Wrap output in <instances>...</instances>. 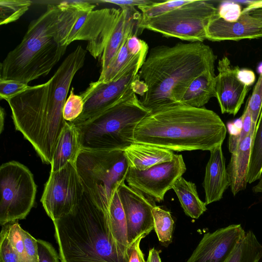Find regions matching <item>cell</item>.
<instances>
[{"label":"cell","instance_id":"obj_1","mask_svg":"<svg viewBox=\"0 0 262 262\" xmlns=\"http://www.w3.org/2000/svg\"><path fill=\"white\" fill-rule=\"evenodd\" d=\"M86 50L79 45L63 60L46 82L29 86L7 101L15 129L32 145L43 163L51 164L67 121L63 109L76 73L83 67Z\"/></svg>","mask_w":262,"mask_h":262},{"label":"cell","instance_id":"obj_2","mask_svg":"<svg viewBox=\"0 0 262 262\" xmlns=\"http://www.w3.org/2000/svg\"><path fill=\"white\" fill-rule=\"evenodd\" d=\"M216 57L203 42L152 48L138 73L146 86L139 99L142 104L151 113L180 103L194 78L206 71L214 72Z\"/></svg>","mask_w":262,"mask_h":262},{"label":"cell","instance_id":"obj_3","mask_svg":"<svg viewBox=\"0 0 262 262\" xmlns=\"http://www.w3.org/2000/svg\"><path fill=\"white\" fill-rule=\"evenodd\" d=\"M227 127L220 116L205 107L180 103L150 113L137 125L135 143L171 151H211L222 146Z\"/></svg>","mask_w":262,"mask_h":262},{"label":"cell","instance_id":"obj_4","mask_svg":"<svg viewBox=\"0 0 262 262\" xmlns=\"http://www.w3.org/2000/svg\"><path fill=\"white\" fill-rule=\"evenodd\" d=\"M53 222L61 262H128L113 239L105 213L85 191L71 213Z\"/></svg>","mask_w":262,"mask_h":262},{"label":"cell","instance_id":"obj_5","mask_svg":"<svg viewBox=\"0 0 262 262\" xmlns=\"http://www.w3.org/2000/svg\"><path fill=\"white\" fill-rule=\"evenodd\" d=\"M59 11L57 5L49 4L43 14L31 21L21 41L1 63L0 80L28 84L49 73L67 48L55 37Z\"/></svg>","mask_w":262,"mask_h":262},{"label":"cell","instance_id":"obj_6","mask_svg":"<svg viewBox=\"0 0 262 262\" xmlns=\"http://www.w3.org/2000/svg\"><path fill=\"white\" fill-rule=\"evenodd\" d=\"M141 80L116 104L76 128L81 149L124 150L134 143L135 129L150 112L142 104Z\"/></svg>","mask_w":262,"mask_h":262},{"label":"cell","instance_id":"obj_7","mask_svg":"<svg viewBox=\"0 0 262 262\" xmlns=\"http://www.w3.org/2000/svg\"><path fill=\"white\" fill-rule=\"evenodd\" d=\"M57 5L56 41L65 46L76 40L87 41L86 51L95 58L101 57L121 8L94 10L96 6L85 2H63Z\"/></svg>","mask_w":262,"mask_h":262},{"label":"cell","instance_id":"obj_8","mask_svg":"<svg viewBox=\"0 0 262 262\" xmlns=\"http://www.w3.org/2000/svg\"><path fill=\"white\" fill-rule=\"evenodd\" d=\"M75 165L84 191L106 215L114 193L125 182L129 168L124 150L81 149Z\"/></svg>","mask_w":262,"mask_h":262},{"label":"cell","instance_id":"obj_9","mask_svg":"<svg viewBox=\"0 0 262 262\" xmlns=\"http://www.w3.org/2000/svg\"><path fill=\"white\" fill-rule=\"evenodd\" d=\"M217 13V8L210 1L192 0L159 16L141 19L139 27L142 30H151L167 37L203 42L206 39L208 24Z\"/></svg>","mask_w":262,"mask_h":262},{"label":"cell","instance_id":"obj_10","mask_svg":"<svg viewBox=\"0 0 262 262\" xmlns=\"http://www.w3.org/2000/svg\"><path fill=\"white\" fill-rule=\"evenodd\" d=\"M37 190L33 175L21 163L11 161L0 167V224L26 218L34 206Z\"/></svg>","mask_w":262,"mask_h":262},{"label":"cell","instance_id":"obj_11","mask_svg":"<svg viewBox=\"0 0 262 262\" xmlns=\"http://www.w3.org/2000/svg\"><path fill=\"white\" fill-rule=\"evenodd\" d=\"M84 191L75 163L69 162L61 169L51 171L40 202L53 222L71 213Z\"/></svg>","mask_w":262,"mask_h":262},{"label":"cell","instance_id":"obj_12","mask_svg":"<svg viewBox=\"0 0 262 262\" xmlns=\"http://www.w3.org/2000/svg\"><path fill=\"white\" fill-rule=\"evenodd\" d=\"M143 63H138L117 80L90 83L80 93L84 102L83 111L72 123H82L111 107L121 100L140 80L139 71Z\"/></svg>","mask_w":262,"mask_h":262},{"label":"cell","instance_id":"obj_13","mask_svg":"<svg viewBox=\"0 0 262 262\" xmlns=\"http://www.w3.org/2000/svg\"><path fill=\"white\" fill-rule=\"evenodd\" d=\"M182 155L174 154L171 161L156 165L143 171L129 167L125 181L128 186L160 202L172 189L176 180L186 171Z\"/></svg>","mask_w":262,"mask_h":262},{"label":"cell","instance_id":"obj_14","mask_svg":"<svg viewBox=\"0 0 262 262\" xmlns=\"http://www.w3.org/2000/svg\"><path fill=\"white\" fill-rule=\"evenodd\" d=\"M125 215L129 245L140 236L145 237L154 229L152 209L155 201L125 182L117 188Z\"/></svg>","mask_w":262,"mask_h":262},{"label":"cell","instance_id":"obj_15","mask_svg":"<svg viewBox=\"0 0 262 262\" xmlns=\"http://www.w3.org/2000/svg\"><path fill=\"white\" fill-rule=\"evenodd\" d=\"M245 235L240 224L207 232L186 262H224Z\"/></svg>","mask_w":262,"mask_h":262},{"label":"cell","instance_id":"obj_16","mask_svg":"<svg viewBox=\"0 0 262 262\" xmlns=\"http://www.w3.org/2000/svg\"><path fill=\"white\" fill-rule=\"evenodd\" d=\"M238 67H232L227 56L218 62V75L215 76V97L222 114L235 116L239 111L249 87L237 77Z\"/></svg>","mask_w":262,"mask_h":262},{"label":"cell","instance_id":"obj_17","mask_svg":"<svg viewBox=\"0 0 262 262\" xmlns=\"http://www.w3.org/2000/svg\"><path fill=\"white\" fill-rule=\"evenodd\" d=\"M206 35V39L212 41L258 38L262 37V23L248 12L242 13L234 22L226 21L217 13L208 24Z\"/></svg>","mask_w":262,"mask_h":262},{"label":"cell","instance_id":"obj_18","mask_svg":"<svg viewBox=\"0 0 262 262\" xmlns=\"http://www.w3.org/2000/svg\"><path fill=\"white\" fill-rule=\"evenodd\" d=\"M121 11L101 57V71L104 72L115 57L125 39L130 35L138 36L141 13L134 7H124Z\"/></svg>","mask_w":262,"mask_h":262},{"label":"cell","instance_id":"obj_19","mask_svg":"<svg viewBox=\"0 0 262 262\" xmlns=\"http://www.w3.org/2000/svg\"><path fill=\"white\" fill-rule=\"evenodd\" d=\"M210 153L203 182L206 205L222 199L230 185L222 146L213 149Z\"/></svg>","mask_w":262,"mask_h":262},{"label":"cell","instance_id":"obj_20","mask_svg":"<svg viewBox=\"0 0 262 262\" xmlns=\"http://www.w3.org/2000/svg\"><path fill=\"white\" fill-rule=\"evenodd\" d=\"M256 125L252 123L250 134L240 142L235 150L231 153L227 167L229 186L234 196L245 190L248 184L252 139Z\"/></svg>","mask_w":262,"mask_h":262},{"label":"cell","instance_id":"obj_21","mask_svg":"<svg viewBox=\"0 0 262 262\" xmlns=\"http://www.w3.org/2000/svg\"><path fill=\"white\" fill-rule=\"evenodd\" d=\"M124 151L129 167L140 171L171 161L174 155L172 151L159 146L135 142Z\"/></svg>","mask_w":262,"mask_h":262},{"label":"cell","instance_id":"obj_22","mask_svg":"<svg viewBox=\"0 0 262 262\" xmlns=\"http://www.w3.org/2000/svg\"><path fill=\"white\" fill-rule=\"evenodd\" d=\"M81 149L75 126L67 122L57 141L51 163V171H56L69 162H75Z\"/></svg>","mask_w":262,"mask_h":262},{"label":"cell","instance_id":"obj_23","mask_svg":"<svg viewBox=\"0 0 262 262\" xmlns=\"http://www.w3.org/2000/svg\"><path fill=\"white\" fill-rule=\"evenodd\" d=\"M106 216L108 227L114 243L122 254L129 259L126 218L117 189L112 196Z\"/></svg>","mask_w":262,"mask_h":262},{"label":"cell","instance_id":"obj_24","mask_svg":"<svg viewBox=\"0 0 262 262\" xmlns=\"http://www.w3.org/2000/svg\"><path fill=\"white\" fill-rule=\"evenodd\" d=\"M214 72L206 71L194 78L189 84L180 103L201 108L212 97H215Z\"/></svg>","mask_w":262,"mask_h":262},{"label":"cell","instance_id":"obj_25","mask_svg":"<svg viewBox=\"0 0 262 262\" xmlns=\"http://www.w3.org/2000/svg\"><path fill=\"white\" fill-rule=\"evenodd\" d=\"M172 189L187 216L197 219L206 211L207 205L200 199L194 183L181 176L174 182Z\"/></svg>","mask_w":262,"mask_h":262},{"label":"cell","instance_id":"obj_26","mask_svg":"<svg viewBox=\"0 0 262 262\" xmlns=\"http://www.w3.org/2000/svg\"><path fill=\"white\" fill-rule=\"evenodd\" d=\"M128 37L125 39L107 69L100 73L98 81L108 82L117 80L133 66L144 62L147 57L148 51H144L135 56L130 54L126 45V41Z\"/></svg>","mask_w":262,"mask_h":262},{"label":"cell","instance_id":"obj_27","mask_svg":"<svg viewBox=\"0 0 262 262\" xmlns=\"http://www.w3.org/2000/svg\"><path fill=\"white\" fill-rule=\"evenodd\" d=\"M261 257L262 245L249 230L224 262H259Z\"/></svg>","mask_w":262,"mask_h":262},{"label":"cell","instance_id":"obj_28","mask_svg":"<svg viewBox=\"0 0 262 262\" xmlns=\"http://www.w3.org/2000/svg\"><path fill=\"white\" fill-rule=\"evenodd\" d=\"M262 174V107L253 136L248 183L259 180Z\"/></svg>","mask_w":262,"mask_h":262},{"label":"cell","instance_id":"obj_29","mask_svg":"<svg viewBox=\"0 0 262 262\" xmlns=\"http://www.w3.org/2000/svg\"><path fill=\"white\" fill-rule=\"evenodd\" d=\"M154 230L160 242L167 246L171 242L174 221L169 211L156 206L152 210Z\"/></svg>","mask_w":262,"mask_h":262},{"label":"cell","instance_id":"obj_30","mask_svg":"<svg viewBox=\"0 0 262 262\" xmlns=\"http://www.w3.org/2000/svg\"><path fill=\"white\" fill-rule=\"evenodd\" d=\"M32 3L29 0H1L0 25L18 20L28 10Z\"/></svg>","mask_w":262,"mask_h":262},{"label":"cell","instance_id":"obj_31","mask_svg":"<svg viewBox=\"0 0 262 262\" xmlns=\"http://www.w3.org/2000/svg\"><path fill=\"white\" fill-rule=\"evenodd\" d=\"M192 0H169L164 2L158 1L156 3L148 6L138 7L141 11V19H147L159 16L185 4Z\"/></svg>","mask_w":262,"mask_h":262},{"label":"cell","instance_id":"obj_32","mask_svg":"<svg viewBox=\"0 0 262 262\" xmlns=\"http://www.w3.org/2000/svg\"><path fill=\"white\" fill-rule=\"evenodd\" d=\"M84 107V102L81 96L74 93L72 88L70 95L67 99L63 109V116L64 120L72 123L81 114Z\"/></svg>","mask_w":262,"mask_h":262},{"label":"cell","instance_id":"obj_33","mask_svg":"<svg viewBox=\"0 0 262 262\" xmlns=\"http://www.w3.org/2000/svg\"><path fill=\"white\" fill-rule=\"evenodd\" d=\"M242 126L236 134H230L228 139V149L231 154L235 150L238 144L250 133L252 127L251 115L246 105L244 113L240 118Z\"/></svg>","mask_w":262,"mask_h":262},{"label":"cell","instance_id":"obj_34","mask_svg":"<svg viewBox=\"0 0 262 262\" xmlns=\"http://www.w3.org/2000/svg\"><path fill=\"white\" fill-rule=\"evenodd\" d=\"M252 123L256 124L262 107V75H260L247 104Z\"/></svg>","mask_w":262,"mask_h":262},{"label":"cell","instance_id":"obj_35","mask_svg":"<svg viewBox=\"0 0 262 262\" xmlns=\"http://www.w3.org/2000/svg\"><path fill=\"white\" fill-rule=\"evenodd\" d=\"M18 257L8 237L7 224L0 234V262H18Z\"/></svg>","mask_w":262,"mask_h":262},{"label":"cell","instance_id":"obj_36","mask_svg":"<svg viewBox=\"0 0 262 262\" xmlns=\"http://www.w3.org/2000/svg\"><path fill=\"white\" fill-rule=\"evenodd\" d=\"M29 87L28 84L19 81L0 80V98L7 101Z\"/></svg>","mask_w":262,"mask_h":262},{"label":"cell","instance_id":"obj_37","mask_svg":"<svg viewBox=\"0 0 262 262\" xmlns=\"http://www.w3.org/2000/svg\"><path fill=\"white\" fill-rule=\"evenodd\" d=\"M217 9L219 16L229 22L237 21L242 12L241 5L233 2H224L220 5Z\"/></svg>","mask_w":262,"mask_h":262},{"label":"cell","instance_id":"obj_38","mask_svg":"<svg viewBox=\"0 0 262 262\" xmlns=\"http://www.w3.org/2000/svg\"><path fill=\"white\" fill-rule=\"evenodd\" d=\"M25 246V256L23 262H39L37 239L21 228Z\"/></svg>","mask_w":262,"mask_h":262},{"label":"cell","instance_id":"obj_39","mask_svg":"<svg viewBox=\"0 0 262 262\" xmlns=\"http://www.w3.org/2000/svg\"><path fill=\"white\" fill-rule=\"evenodd\" d=\"M37 243L39 262H59V257L50 243L40 239Z\"/></svg>","mask_w":262,"mask_h":262},{"label":"cell","instance_id":"obj_40","mask_svg":"<svg viewBox=\"0 0 262 262\" xmlns=\"http://www.w3.org/2000/svg\"><path fill=\"white\" fill-rule=\"evenodd\" d=\"M126 45L128 52L133 55H137L148 50L147 43L136 35H130L126 39Z\"/></svg>","mask_w":262,"mask_h":262},{"label":"cell","instance_id":"obj_41","mask_svg":"<svg viewBox=\"0 0 262 262\" xmlns=\"http://www.w3.org/2000/svg\"><path fill=\"white\" fill-rule=\"evenodd\" d=\"M144 237L140 236L129 245L128 262H145L144 256L140 247V242Z\"/></svg>","mask_w":262,"mask_h":262},{"label":"cell","instance_id":"obj_42","mask_svg":"<svg viewBox=\"0 0 262 262\" xmlns=\"http://www.w3.org/2000/svg\"><path fill=\"white\" fill-rule=\"evenodd\" d=\"M101 2L110 3L119 6L120 8L151 5L158 1L150 0H104Z\"/></svg>","mask_w":262,"mask_h":262},{"label":"cell","instance_id":"obj_43","mask_svg":"<svg viewBox=\"0 0 262 262\" xmlns=\"http://www.w3.org/2000/svg\"><path fill=\"white\" fill-rule=\"evenodd\" d=\"M237 77L241 82L248 87L253 84L255 80L254 73L252 70L247 69H239L238 68Z\"/></svg>","mask_w":262,"mask_h":262},{"label":"cell","instance_id":"obj_44","mask_svg":"<svg viewBox=\"0 0 262 262\" xmlns=\"http://www.w3.org/2000/svg\"><path fill=\"white\" fill-rule=\"evenodd\" d=\"M145 262H162L159 255V252L155 248L150 249Z\"/></svg>","mask_w":262,"mask_h":262},{"label":"cell","instance_id":"obj_45","mask_svg":"<svg viewBox=\"0 0 262 262\" xmlns=\"http://www.w3.org/2000/svg\"><path fill=\"white\" fill-rule=\"evenodd\" d=\"M247 6L244 8L242 13L248 12L252 9L262 7V1H252L246 2Z\"/></svg>","mask_w":262,"mask_h":262},{"label":"cell","instance_id":"obj_46","mask_svg":"<svg viewBox=\"0 0 262 262\" xmlns=\"http://www.w3.org/2000/svg\"><path fill=\"white\" fill-rule=\"evenodd\" d=\"M249 14L253 17L262 23V7L255 8L248 11Z\"/></svg>","mask_w":262,"mask_h":262},{"label":"cell","instance_id":"obj_47","mask_svg":"<svg viewBox=\"0 0 262 262\" xmlns=\"http://www.w3.org/2000/svg\"><path fill=\"white\" fill-rule=\"evenodd\" d=\"M5 110L1 107L0 109V133H2L4 126V122H5Z\"/></svg>","mask_w":262,"mask_h":262},{"label":"cell","instance_id":"obj_48","mask_svg":"<svg viewBox=\"0 0 262 262\" xmlns=\"http://www.w3.org/2000/svg\"><path fill=\"white\" fill-rule=\"evenodd\" d=\"M252 190L254 193L262 192V174L258 182L252 188Z\"/></svg>","mask_w":262,"mask_h":262},{"label":"cell","instance_id":"obj_49","mask_svg":"<svg viewBox=\"0 0 262 262\" xmlns=\"http://www.w3.org/2000/svg\"><path fill=\"white\" fill-rule=\"evenodd\" d=\"M257 72L262 75V62L257 67Z\"/></svg>","mask_w":262,"mask_h":262}]
</instances>
